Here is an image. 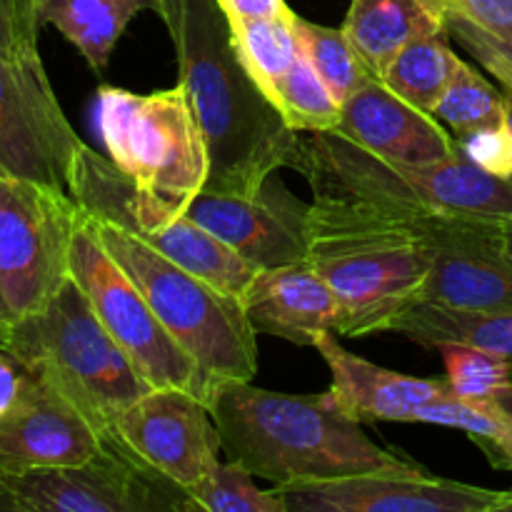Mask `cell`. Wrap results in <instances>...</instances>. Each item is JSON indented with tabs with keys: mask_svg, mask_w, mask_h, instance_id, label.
I'll return each instance as SVG.
<instances>
[{
	"mask_svg": "<svg viewBox=\"0 0 512 512\" xmlns=\"http://www.w3.org/2000/svg\"><path fill=\"white\" fill-rule=\"evenodd\" d=\"M183 213L258 270L308 260L310 205L295 198L278 173L255 193L203 190Z\"/></svg>",
	"mask_w": 512,
	"mask_h": 512,
	"instance_id": "9a60e30c",
	"label": "cell"
},
{
	"mask_svg": "<svg viewBox=\"0 0 512 512\" xmlns=\"http://www.w3.org/2000/svg\"><path fill=\"white\" fill-rule=\"evenodd\" d=\"M333 375L330 393L358 423H415L420 410L450 393L445 378H415L348 353L338 335L325 333L313 345Z\"/></svg>",
	"mask_w": 512,
	"mask_h": 512,
	"instance_id": "ffe728a7",
	"label": "cell"
},
{
	"mask_svg": "<svg viewBox=\"0 0 512 512\" xmlns=\"http://www.w3.org/2000/svg\"><path fill=\"white\" fill-rule=\"evenodd\" d=\"M40 25L28 0H0V50L8 55L38 53Z\"/></svg>",
	"mask_w": 512,
	"mask_h": 512,
	"instance_id": "d6a6232c",
	"label": "cell"
},
{
	"mask_svg": "<svg viewBox=\"0 0 512 512\" xmlns=\"http://www.w3.org/2000/svg\"><path fill=\"white\" fill-rule=\"evenodd\" d=\"M433 5H435V8H438V13L445 18V15H448V13H453L455 0H433Z\"/></svg>",
	"mask_w": 512,
	"mask_h": 512,
	"instance_id": "60d3db41",
	"label": "cell"
},
{
	"mask_svg": "<svg viewBox=\"0 0 512 512\" xmlns=\"http://www.w3.org/2000/svg\"><path fill=\"white\" fill-rule=\"evenodd\" d=\"M20 512H198L195 500L115 445L80 465L3 475Z\"/></svg>",
	"mask_w": 512,
	"mask_h": 512,
	"instance_id": "8fae6325",
	"label": "cell"
},
{
	"mask_svg": "<svg viewBox=\"0 0 512 512\" xmlns=\"http://www.w3.org/2000/svg\"><path fill=\"white\" fill-rule=\"evenodd\" d=\"M425 3H428V5H433V0H425ZM433 8H435V5H433ZM435 10H438V8H435Z\"/></svg>",
	"mask_w": 512,
	"mask_h": 512,
	"instance_id": "ee69618b",
	"label": "cell"
},
{
	"mask_svg": "<svg viewBox=\"0 0 512 512\" xmlns=\"http://www.w3.org/2000/svg\"><path fill=\"white\" fill-rule=\"evenodd\" d=\"M38 25H53L93 73H105L115 43L143 10L163 13L165 0H28Z\"/></svg>",
	"mask_w": 512,
	"mask_h": 512,
	"instance_id": "44dd1931",
	"label": "cell"
},
{
	"mask_svg": "<svg viewBox=\"0 0 512 512\" xmlns=\"http://www.w3.org/2000/svg\"><path fill=\"white\" fill-rule=\"evenodd\" d=\"M270 100L283 113L285 123L300 135L335 133L343 118V100L335 98L303 53L278 80Z\"/></svg>",
	"mask_w": 512,
	"mask_h": 512,
	"instance_id": "484cf974",
	"label": "cell"
},
{
	"mask_svg": "<svg viewBox=\"0 0 512 512\" xmlns=\"http://www.w3.org/2000/svg\"><path fill=\"white\" fill-rule=\"evenodd\" d=\"M110 258L128 273L170 335L218 380H253L258 333L228 295L108 220L85 215Z\"/></svg>",
	"mask_w": 512,
	"mask_h": 512,
	"instance_id": "8992f818",
	"label": "cell"
},
{
	"mask_svg": "<svg viewBox=\"0 0 512 512\" xmlns=\"http://www.w3.org/2000/svg\"><path fill=\"white\" fill-rule=\"evenodd\" d=\"M180 83L210 155L205 190L255 193L270 173H303L305 135L285 123L265 90L240 63L230 23L215 0H165Z\"/></svg>",
	"mask_w": 512,
	"mask_h": 512,
	"instance_id": "6da1fadb",
	"label": "cell"
},
{
	"mask_svg": "<svg viewBox=\"0 0 512 512\" xmlns=\"http://www.w3.org/2000/svg\"><path fill=\"white\" fill-rule=\"evenodd\" d=\"M448 28H435L405 45L380 80L423 113L433 115L440 98L458 75L463 58L450 45Z\"/></svg>",
	"mask_w": 512,
	"mask_h": 512,
	"instance_id": "cb8c5ba5",
	"label": "cell"
},
{
	"mask_svg": "<svg viewBox=\"0 0 512 512\" xmlns=\"http://www.w3.org/2000/svg\"><path fill=\"white\" fill-rule=\"evenodd\" d=\"M105 445L98 428L65 395L25 370L18 400L0 418V475L80 465Z\"/></svg>",
	"mask_w": 512,
	"mask_h": 512,
	"instance_id": "e0dca14e",
	"label": "cell"
},
{
	"mask_svg": "<svg viewBox=\"0 0 512 512\" xmlns=\"http://www.w3.org/2000/svg\"><path fill=\"white\" fill-rule=\"evenodd\" d=\"M25 368L10 353L0 350V418L10 413L23 390Z\"/></svg>",
	"mask_w": 512,
	"mask_h": 512,
	"instance_id": "d590c367",
	"label": "cell"
},
{
	"mask_svg": "<svg viewBox=\"0 0 512 512\" xmlns=\"http://www.w3.org/2000/svg\"><path fill=\"white\" fill-rule=\"evenodd\" d=\"M70 195L85 215L108 220L180 268L228 295H243L258 268L190 220L168 200L133 183L108 155L80 145L70 173Z\"/></svg>",
	"mask_w": 512,
	"mask_h": 512,
	"instance_id": "ba28073f",
	"label": "cell"
},
{
	"mask_svg": "<svg viewBox=\"0 0 512 512\" xmlns=\"http://www.w3.org/2000/svg\"><path fill=\"white\" fill-rule=\"evenodd\" d=\"M398 213V210H395ZM433 253L423 298L465 310H512V255L503 220L455 213H403Z\"/></svg>",
	"mask_w": 512,
	"mask_h": 512,
	"instance_id": "4fadbf2b",
	"label": "cell"
},
{
	"mask_svg": "<svg viewBox=\"0 0 512 512\" xmlns=\"http://www.w3.org/2000/svg\"><path fill=\"white\" fill-rule=\"evenodd\" d=\"M503 103H505V123H508L512 133V88H508V85H503Z\"/></svg>",
	"mask_w": 512,
	"mask_h": 512,
	"instance_id": "f35d334b",
	"label": "cell"
},
{
	"mask_svg": "<svg viewBox=\"0 0 512 512\" xmlns=\"http://www.w3.org/2000/svg\"><path fill=\"white\" fill-rule=\"evenodd\" d=\"M393 330L425 350L455 343L512 360V310H465L420 300Z\"/></svg>",
	"mask_w": 512,
	"mask_h": 512,
	"instance_id": "603a6c76",
	"label": "cell"
},
{
	"mask_svg": "<svg viewBox=\"0 0 512 512\" xmlns=\"http://www.w3.org/2000/svg\"><path fill=\"white\" fill-rule=\"evenodd\" d=\"M443 23L448 28L450 38L458 40L478 60L480 68L493 73L500 85L512 88V43L485 33V30H480L478 25L460 18V15H445Z\"/></svg>",
	"mask_w": 512,
	"mask_h": 512,
	"instance_id": "4dcf8cb0",
	"label": "cell"
},
{
	"mask_svg": "<svg viewBox=\"0 0 512 512\" xmlns=\"http://www.w3.org/2000/svg\"><path fill=\"white\" fill-rule=\"evenodd\" d=\"M288 512H495L503 490L433 478L418 465L278 488Z\"/></svg>",
	"mask_w": 512,
	"mask_h": 512,
	"instance_id": "2e32d148",
	"label": "cell"
},
{
	"mask_svg": "<svg viewBox=\"0 0 512 512\" xmlns=\"http://www.w3.org/2000/svg\"><path fill=\"white\" fill-rule=\"evenodd\" d=\"M0 512H20L18 503H15V498H13V493H10L8 485H5L3 475H0Z\"/></svg>",
	"mask_w": 512,
	"mask_h": 512,
	"instance_id": "8d00e7d4",
	"label": "cell"
},
{
	"mask_svg": "<svg viewBox=\"0 0 512 512\" xmlns=\"http://www.w3.org/2000/svg\"><path fill=\"white\" fill-rule=\"evenodd\" d=\"M70 275L83 288L105 330L153 388L188 390L208 403L218 378L205 373L165 330L138 285L103 248L83 210L70 248Z\"/></svg>",
	"mask_w": 512,
	"mask_h": 512,
	"instance_id": "9c48e42d",
	"label": "cell"
},
{
	"mask_svg": "<svg viewBox=\"0 0 512 512\" xmlns=\"http://www.w3.org/2000/svg\"><path fill=\"white\" fill-rule=\"evenodd\" d=\"M5 330H8V320H5L3 308H0V343H3V338H5Z\"/></svg>",
	"mask_w": 512,
	"mask_h": 512,
	"instance_id": "7bdbcfd3",
	"label": "cell"
},
{
	"mask_svg": "<svg viewBox=\"0 0 512 512\" xmlns=\"http://www.w3.org/2000/svg\"><path fill=\"white\" fill-rule=\"evenodd\" d=\"M108 443L188 495L223 450L208 403L180 388H153L135 400L118 418Z\"/></svg>",
	"mask_w": 512,
	"mask_h": 512,
	"instance_id": "5bb4252c",
	"label": "cell"
},
{
	"mask_svg": "<svg viewBox=\"0 0 512 512\" xmlns=\"http://www.w3.org/2000/svg\"><path fill=\"white\" fill-rule=\"evenodd\" d=\"M240 303L255 333L270 338L313 348L320 335H338V298L308 260L258 270Z\"/></svg>",
	"mask_w": 512,
	"mask_h": 512,
	"instance_id": "d6986e66",
	"label": "cell"
},
{
	"mask_svg": "<svg viewBox=\"0 0 512 512\" xmlns=\"http://www.w3.org/2000/svg\"><path fill=\"white\" fill-rule=\"evenodd\" d=\"M295 35H298L300 53L308 58L315 73L325 80L335 98L343 100V103L360 85L368 83L370 78H378V75L370 73L363 58L355 53L343 28H328V25L310 23V20L295 15Z\"/></svg>",
	"mask_w": 512,
	"mask_h": 512,
	"instance_id": "4316f807",
	"label": "cell"
},
{
	"mask_svg": "<svg viewBox=\"0 0 512 512\" xmlns=\"http://www.w3.org/2000/svg\"><path fill=\"white\" fill-rule=\"evenodd\" d=\"M495 512H512V490H503V495H500L498 508H495Z\"/></svg>",
	"mask_w": 512,
	"mask_h": 512,
	"instance_id": "ab89813d",
	"label": "cell"
},
{
	"mask_svg": "<svg viewBox=\"0 0 512 512\" xmlns=\"http://www.w3.org/2000/svg\"><path fill=\"white\" fill-rule=\"evenodd\" d=\"M435 28L443 15L425 0H350L343 20L350 45L378 78L405 45Z\"/></svg>",
	"mask_w": 512,
	"mask_h": 512,
	"instance_id": "7402d4cb",
	"label": "cell"
},
{
	"mask_svg": "<svg viewBox=\"0 0 512 512\" xmlns=\"http://www.w3.org/2000/svg\"><path fill=\"white\" fill-rule=\"evenodd\" d=\"M105 153L138 188L183 210L203 193L210 155L183 83L153 93L98 88Z\"/></svg>",
	"mask_w": 512,
	"mask_h": 512,
	"instance_id": "52a82bcc",
	"label": "cell"
},
{
	"mask_svg": "<svg viewBox=\"0 0 512 512\" xmlns=\"http://www.w3.org/2000/svg\"><path fill=\"white\" fill-rule=\"evenodd\" d=\"M303 175L315 195H338L398 213H455L510 223L512 178L463 153L443 163L398 165L335 133L305 135Z\"/></svg>",
	"mask_w": 512,
	"mask_h": 512,
	"instance_id": "5b68a950",
	"label": "cell"
},
{
	"mask_svg": "<svg viewBox=\"0 0 512 512\" xmlns=\"http://www.w3.org/2000/svg\"><path fill=\"white\" fill-rule=\"evenodd\" d=\"M203 512H288L278 488L263 490L238 460H218L190 493Z\"/></svg>",
	"mask_w": 512,
	"mask_h": 512,
	"instance_id": "f1b7e54d",
	"label": "cell"
},
{
	"mask_svg": "<svg viewBox=\"0 0 512 512\" xmlns=\"http://www.w3.org/2000/svg\"><path fill=\"white\" fill-rule=\"evenodd\" d=\"M460 153L473 160L483 170L503 178H512V133L508 123L495 128L475 130V133L455 138Z\"/></svg>",
	"mask_w": 512,
	"mask_h": 512,
	"instance_id": "1f68e13d",
	"label": "cell"
},
{
	"mask_svg": "<svg viewBox=\"0 0 512 512\" xmlns=\"http://www.w3.org/2000/svg\"><path fill=\"white\" fill-rule=\"evenodd\" d=\"M445 380L450 395L460 400H493L505 385L512 383V360L490 350L470 348V345H440Z\"/></svg>",
	"mask_w": 512,
	"mask_h": 512,
	"instance_id": "f546056e",
	"label": "cell"
},
{
	"mask_svg": "<svg viewBox=\"0 0 512 512\" xmlns=\"http://www.w3.org/2000/svg\"><path fill=\"white\" fill-rule=\"evenodd\" d=\"M228 20L258 18H293V10L285 0H215Z\"/></svg>",
	"mask_w": 512,
	"mask_h": 512,
	"instance_id": "e575fe53",
	"label": "cell"
},
{
	"mask_svg": "<svg viewBox=\"0 0 512 512\" xmlns=\"http://www.w3.org/2000/svg\"><path fill=\"white\" fill-rule=\"evenodd\" d=\"M335 135L398 165L443 163L458 153L455 135L435 115L395 95L380 78H370L345 100Z\"/></svg>",
	"mask_w": 512,
	"mask_h": 512,
	"instance_id": "ac0fdd59",
	"label": "cell"
},
{
	"mask_svg": "<svg viewBox=\"0 0 512 512\" xmlns=\"http://www.w3.org/2000/svg\"><path fill=\"white\" fill-rule=\"evenodd\" d=\"M433 115L445 128L453 130L455 138L475 130L495 128L505 123L503 90L495 88L478 68L463 60Z\"/></svg>",
	"mask_w": 512,
	"mask_h": 512,
	"instance_id": "83f0119b",
	"label": "cell"
},
{
	"mask_svg": "<svg viewBox=\"0 0 512 512\" xmlns=\"http://www.w3.org/2000/svg\"><path fill=\"white\" fill-rule=\"evenodd\" d=\"M83 140L65 118L40 53L0 50V175L68 190Z\"/></svg>",
	"mask_w": 512,
	"mask_h": 512,
	"instance_id": "7c38bea8",
	"label": "cell"
},
{
	"mask_svg": "<svg viewBox=\"0 0 512 512\" xmlns=\"http://www.w3.org/2000/svg\"><path fill=\"white\" fill-rule=\"evenodd\" d=\"M78 223L68 190L0 175V308L8 325L43 308L70 278Z\"/></svg>",
	"mask_w": 512,
	"mask_h": 512,
	"instance_id": "30bf717a",
	"label": "cell"
},
{
	"mask_svg": "<svg viewBox=\"0 0 512 512\" xmlns=\"http://www.w3.org/2000/svg\"><path fill=\"white\" fill-rule=\"evenodd\" d=\"M208 408L223 453L275 488L413 465L373 443L330 390L293 395L215 380Z\"/></svg>",
	"mask_w": 512,
	"mask_h": 512,
	"instance_id": "7a4b0ae2",
	"label": "cell"
},
{
	"mask_svg": "<svg viewBox=\"0 0 512 512\" xmlns=\"http://www.w3.org/2000/svg\"><path fill=\"white\" fill-rule=\"evenodd\" d=\"M0 350L65 395L105 443L120 415L153 390L100 323L73 275L43 308L8 325Z\"/></svg>",
	"mask_w": 512,
	"mask_h": 512,
	"instance_id": "277c9868",
	"label": "cell"
},
{
	"mask_svg": "<svg viewBox=\"0 0 512 512\" xmlns=\"http://www.w3.org/2000/svg\"><path fill=\"white\" fill-rule=\"evenodd\" d=\"M298 15V13H295ZM293 18H258V20H228L235 50L255 83L273 95L278 80L288 73L300 58L298 35Z\"/></svg>",
	"mask_w": 512,
	"mask_h": 512,
	"instance_id": "d4e9b609",
	"label": "cell"
},
{
	"mask_svg": "<svg viewBox=\"0 0 512 512\" xmlns=\"http://www.w3.org/2000/svg\"><path fill=\"white\" fill-rule=\"evenodd\" d=\"M503 240H505V248L512 255V220L510 223H503Z\"/></svg>",
	"mask_w": 512,
	"mask_h": 512,
	"instance_id": "b9f144b4",
	"label": "cell"
},
{
	"mask_svg": "<svg viewBox=\"0 0 512 512\" xmlns=\"http://www.w3.org/2000/svg\"><path fill=\"white\" fill-rule=\"evenodd\" d=\"M485 33L512 43V0H455L453 13Z\"/></svg>",
	"mask_w": 512,
	"mask_h": 512,
	"instance_id": "836d02e7",
	"label": "cell"
},
{
	"mask_svg": "<svg viewBox=\"0 0 512 512\" xmlns=\"http://www.w3.org/2000/svg\"><path fill=\"white\" fill-rule=\"evenodd\" d=\"M493 403L498 405L500 410H505V413H508L510 418H512V383L505 385V388L500 390L498 395H495V398H493Z\"/></svg>",
	"mask_w": 512,
	"mask_h": 512,
	"instance_id": "74e56055",
	"label": "cell"
},
{
	"mask_svg": "<svg viewBox=\"0 0 512 512\" xmlns=\"http://www.w3.org/2000/svg\"><path fill=\"white\" fill-rule=\"evenodd\" d=\"M308 263L338 298V335L365 338L393 330L420 303L433 253L408 215L338 195H315Z\"/></svg>",
	"mask_w": 512,
	"mask_h": 512,
	"instance_id": "3957f363",
	"label": "cell"
}]
</instances>
